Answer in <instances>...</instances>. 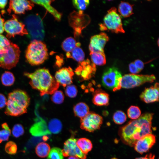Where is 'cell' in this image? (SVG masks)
Instances as JSON below:
<instances>
[{
	"label": "cell",
	"instance_id": "cell-1",
	"mask_svg": "<svg viewBox=\"0 0 159 159\" xmlns=\"http://www.w3.org/2000/svg\"><path fill=\"white\" fill-rule=\"evenodd\" d=\"M154 114L144 113L138 118L130 121L119 130L122 142L131 147L145 135L152 134V120Z\"/></svg>",
	"mask_w": 159,
	"mask_h": 159
},
{
	"label": "cell",
	"instance_id": "cell-2",
	"mask_svg": "<svg viewBox=\"0 0 159 159\" xmlns=\"http://www.w3.org/2000/svg\"><path fill=\"white\" fill-rule=\"evenodd\" d=\"M24 75L30 79L32 87L40 92L41 96L52 94L58 89L59 84L49 70L44 68L37 69L34 72H25Z\"/></svg>",
	"mask_w": 159,
	"mask_h": 159
},
{
	"label": "cell",
	"instance_id": "cell-3",
	"mask_svg": "<svg viewBox=\"0 0 159 159\" xmlns=\"http://www.w3.org/2000/svg\"><path fill=\"white\" fill-rule=\"evenodd\" d=\"M30 98L25 91L16 90L8 95L5 113L8 115L18 116L27 112Z\"/></svg>",
	"mask_w": 159,
	"mask_h": 159
},
{
	"label": "cell",
	"instance_id": "cell-4",
	"mask_svg": "<svg viewBox=\"0 0 159 159\" xmlns=\"http://www.w3.org/2000/svg\"><path fill=\"white\" fill-rule=\"evenodd\" d=\"M25 56L27 61L31 65L41 64L48 58L46 45L42 41H32L27 47Z\"/></svg>",
	"mask_w": 159,
	"mask_h": 159
},
{
	"label": "cell",
	"instance_id": "cell-5",
	"mask_svg": "<svg viewBox=\"0 0 159 159\" xmlns=\"http://www.w3.org/2000/svg\"><path fill=\"white\" fill-rule=\"evenodd\" d=\"M24 22L30 38L33 40L42 41L45 36L43 21L37 14H31L25 18Z\"/></svg>",
	"mask_w": 159,
	"mask_h": 159
},
{
	"label": "cell",
	"instance_id": "cell-6",
	"mask_svg": "<svg viewBox=\"0 0 159 159\" xmlns=\"http://www.w3.org/2000/svg\"><path fill=\"white\" fill-rule=\"evenodd\" d=\"M99 26L101 31L109 30L116 33L125 32L121 17L115 7H112L107 11L104 18L103 22Z\"/></svg>",
	"mask_w": 159,
	"mask_h": 159
},
{
	"label": "cell",
	"instance_id": "cell-7",
	"mask_svg": "<svg viewBox=\"0 0 159 159\" xmlns=\"http://www.w3.org/2000/svg\"><path fill=\"white\" fill-rule=\"evenodd\" d=\"M122 78L121 73L117 68L111 67L107 69L103 73L102 83L106 89L116 91L121 88Z\"/></svg>",
	"mask_w": 159,
	"mask_h": 159
},
{
	"label": "cell",
	"instance_id": "cell-8",
	"mask_svg": "<svg viewBox=\"0 0 159 159\" xmlns=\"http://www.w3.org/2000/svg\"><path fill=\"white\" fill-rule=\"evenodd\" d=\"M20 52L18 46L11 42L7 50L0 54V67L8 69L15 67L19 62Z\"/></svg>",
	"mask_w": 159,
	"mask_h": 159
},
{
	"label": "cell",
	"instance_id": "cell-9",
	"mask_svg": "<svg viewBox=\"0 0 159 159\" xmlns=\"http://www.w3.org/2000/svg\"><path fill=\"white\" fill-rule=\"evenodd\" d=\"M155 79V76L153 74H126L122 76L121 87L125 89L133 88L147 82H153Z\"/></svg>",
	"mask_w": 159,
	"mask_h": 159
},
{
	"label": "cell",
	"instance_id": "cell-10",
	"mask_svg": "<svg viewBox=\"0 0 159 159\" xmlns=\"http://www.w3.org/2000/svg\"><path fill=\"white\" fill-rule=\"evenodd\" d=\"M12 16L11 19L4 23V30L6 33L7 37L10 38L17 35H28L25 24L19 21L15 15H13Z\"/></svg>",
	"mask_w": 159,
	"mask_h": 159
},
{
	"label": "cell",
	"instance_id": "cell-11",
	"mask_svg": "<svg viewBox=\"0 0 159 159\" xmlns=\"http://www.w3.org/2000/svg\"><path fill=\"white\" fill-rule=\"evenodd\" d=\"M102 122V116L97 114L90 112L81 119L80 127L87 131L93 132L100 129Z\"/></svg>",
	"mask_w": 159,
	"mask_h": 159
},
{
	"label": "cell",
	"instance_id": "cell-12",
	"mask_svg": "<svg viewBox=\"0 0 159 159\" xmlns=\"http://www.w3.org/2000/svg\"><path fill=\"white\" fill-rule=\"evenodd\" d=\"M77 140L71 137L66 140L64 143L62 150L64 156H74L81 159H85L86 155L83 153L77 145Z\"/></svg>",
	"mask_w": 159,
	"mask_h": 159
},
{
	"label": "cell",
	"instance_id": "cell-13",
	"mask_svg": "<svg viewBox=\"0 0 159 159\" xmlns=\"http://www.w3.org/2000/svg\"><path fill=\"white\" fill-rule=\"evenodd\" d=\"M109 40L108 37L104 32L92 36L89 47L90 52H104V47Z\"/></svg>",
	"mask_w": 159,
	"mask_h": 159
},
{
	"label": "cell",
	"instance_id": "cell-14",
	"mask_svg": "<svg viewBox=\"0 0 159 159\" xmlns=\"http://www.w3.org/2000/svg\"><path fill=\"white\" fill-rule=\"evenodd\" d=\"M155 142V136L152 134H150L138 140L135 144L134 147L138 153L143 154L148 151Z\"/></svg>",
	"mask_w": 159,
	"mask_h": 159
},
{
	"label": "cell",
	"instance_id": "cell-15",
	"mask_svg": "<svg viewBox=\"0 0 159 159\" xmlns=\"http://www.w3.org/2000/svg\"><path fill=\"white\" fill-rule=\"evenodd\" d=\"M96 71V65L87 59L80 63L75 72L78 75H80L84 80H87L90 78Z\"/></svg>",
	"mask_w": 159,
	"mask_h": 159
},
{
	"label": "cell",
	"instance_id": "cell-16",
	"mask_svg": "<svg viewBox=\"0 0 159 159\" xmlns=\"http://www.w3.org/2000/svg\"><path fill=\"white\" fill-rule=\"evenodd\" d=\"M74 74L73 70L70 67H64L56 72L54 78L59 85L65 87L72 84Z\"/></svg>",
	"mask_w": 159,
	"mask_h": 159
},
{
	"label": "cell",
	"instance_id": "cell-17",
	"mask_svg": "<svg viewBox=\"0 0 159 159\" xmlns=\"http://www.w3.org/2000/svg\"><path fill=\"white\" fill-rule=\"evenodd\" d=\"M34 6L31 1L26 0H12L9 3V8L15 14H24L26 11L32 9Z\"/></svg>",
	"mask_w": 159,
	"mask_h": 159
},
{
	"label": "cell",
	"instance_id": "cell-18",
	"mask_svg": "<svg viewBox=\"0 0 159 159\" xmlns=\"http://www.w3.org/2000/svg\"><path fill=\"white\" fill-rule=\"evenodd\" d=\"M141 100L149 103L159 101V84L156 83L153 86L145 88L140 95Z\"/></svg>",
	"mask_w": 159,
	"mask_h": 159
},
{
	"label": "cell",
	"instance_id": "cell-19",
	"mask_svg": "<svg viewBox=\"0 0 159 159\" xmlns=\"http://www.w3.org/2000/svg\"><path fill=\"white\" fill-rule=\"evenodd\" d=\"M38 120L36 122L30 129V132L32 135L35 136H41L50 135L49 131L45 121L40 117H38Z\"/></svg>",
	"mask_w": 159,
	"mask_h": 159
},
{
	"label": "cell",
	"instance_id": "cell-20",
	"mask_svg": "<svg viewBox=\"0 0 159 159\" xmlns=\"http://www.w3.org/2000/svg\"><path fill=\"white\" fill-rule=\"evenodd\" d=\"M109 95L105 92L101 90H97L93 95V103L98 106H107L109 104Z\"/></svg>",
	"mask_w": 159,
	"mask_h": 159
},
{
	"label": "cell",
	"instance_id": "cell-21",
	"mask_svg": "<svg viewBox=\"0 0 159 159\" xmlns=\"http://www.w3.org/2000/svg\"><path fill=\"white\" fill-rule=\"evenodd\" d=\"M33 3L44 7L49 13L52 14L57 21H60L61 19L62 14L58 11L51 5L53 1L52 0H31Z\"/></svg>",
	"mask_w": 159,
	"mask_h": 159
},
{
	"label": "cell",
	"instance_id": "cell-22",
	"mask_svg": "<svg viewBox=\"0 0 159 159\" xmlns=\"http://www.w3.org/2000/svg\"><path fill=\"white\" fill-rule=\"evenodd\" d=\"M73 111L75 116L81 119L85 117L89 112V108L85 103L80 102L74 107Z\"/></svg>",
	"mask_w": 159,
	"mask_h": 159
},
{
	"label": "cell",
	"instance_id": "cell-23",
	"mask_svg": "<svg viewBox=\"0 0 159 159\" xmlns=\"http://www.w3.org/2000/svg\"><path fill=\"white\" fill-rule=\"evenodd\" d=\"M133 4L128 2L121 1L118 7V11L120 15L126 18L129 17L133 14Z\"/></svg>",
	"mask_w": 159,
	"mask_h": 159
},
{
	"label": "cell",
	"instance_id": "cell-24",
	"mask_svg": "<svg viewBox=\"0 0 159 159\" xmlns=\"http://www.w3.org/2000/svg\"><path fill=\"white\" fill-rule=\"evenodd\" d=\"M68 58H71L80 63L84 61L85 54L82 49L77 46L74 48L70 52L66 53Z\"/></svg>",
	"mask_w": 159,
	"mask_h": 159
},
{
	"label": "cell",
	"instance_id": "cell-25",
	"mask_svg": "<svg viewBox=\"0 0 159 159\" xmlns=\"http://www.w3.org/2000/svg\"><path fill=\"white\" fill-rule=\"evenodd\" d=\"M76 144L81 151L86 155L90 151L92 148V143L91 141L86 138H82L77 141Z\"/></svg>",
	"mask_w": 159,
	"mask_h": 159
},
{
	"label": "cell",
	"instance_id": "cell-26",
	"mask_svg": "<svg viewBox=\"0 0 159 159\" xmlns=\"http://www.w3.org/2000/svg\"><path fill=\"white\" fill-rule=\"evenodd\" d=\"M91 61L95 65L102 66L106 63V59L104 52H90Z\"/></svg>",
	"mask_w": 159,
	"mask_h": 159
},
{
	"label": "cell",
	"instance_id": "cell-27",
	"mask_svg": "<svg viewBox=\"0 0 159 159\" xmlns=\"http://www.w3.org/2000/svg\"><path fill=\"white\" fill-rule=\"evenodd\" d=\"M81 44L77 42L76 40L72 37H69L64 40L62 44V49L67 53L70 52L76 47H80Z\"/></svg>",
	"mask_w": 159,
	"mask_h": 159
},
{
	"label": "cell",
	"instance_id": "cell-28",
	"mask_svg": "<svg viewBox=\"0 0 159 159\" xmlns=\"http://www.w3.org/2000/svg\"><path fill=\"white\" fill-rule=\"evenodd\" d=\"M50 150V148L47 143L41 142L38 144L35 148V152L39 157L44 158L47 156Z\"/></svg>",
	"mask_w": 159,
	"mask_h": 159
},
{
	"label": "cell",
	"instance_id": "cell-29",
	"mask_svg": "<svg viewBox=\"0 0 159 159\" xmlns=\"http://www.w3.org/2000/svg\"><path fill=\"white\" fill-rule=\"evenodd\" d=\"M62 127L61 122L58 119L53 118L49 121L48 128L50 133L57 134L61 131Z\"/></svg>",
	"mask_w": 159,
	"mask_h": 159
},
{
	"label": "cell",
	"instance_id": "cell-30",
	"mask_svg": "<svg viewBox=\"0 0 159 159\" xmlns=\"http://www.w3.org/2000/svg\"><path fill=\"white\" fill-rule=\"evenodd\" d=\"M1 80L3 85L6 86H9L12 85L14 83L15 77L11 72L5 71L2 74Z\"/></svg>",
	"mask_w": 159,
	"mask_h": 159
},
{
	"label": "cell",
	"instance_id": "cell-31",
	"mask_svg": "<svg viewBox=\"0 0 159 159\" xmlns=\"http://www.w3.org/2000/svg\"><path fill=\"white\" fill-rule=\"evenodd\" d=\"M2 129L0 130V143L8 140L11 134V130L8 125L4 123L1 125Z\"/></svg>",
	"mask_w": 159,
	"mask_h": 159
},
{
	"label": "cell",
	"instance_id": "cell-32",
	"mask_svg": "<svg viewBox=\"0 0 159 159\" xmlns=\"http://www.w3.org/2000/svg\"><path fill=\"white\" fill-rule=\"evenodd\" d=\"M127 113L128 117L133 120L138 118L141 114L140 108L135 106H130L128 109Z\"/></svg>",
	"mask_w": 159,
	"mask_h": 159
},
{
	"label": "cell",
	"instance_id": "cell-33",
	"mask_svg": "<svg viewBox=\"0 0 159 159\" xmlns=\"http://www.w3.org/2000/svg\"><path fill=\"white\" fill-rule=\"evenodd\" d=\"M62 150L57 147H54L50 150L47 159H63Z\"/></svg>",
	"mask_w": 159,
	"mask_h": 159
},
{
	"label": "cell",
	"instance_id": "cell-34",
	"mask_svg": "<svg viewBox=\"0 0 159 159\" xmlns=\"http://www.w3.org/2000/svg\"><path fill=\"white\" fill-rule=\"evenodd\" d=\"M127 119L125 113L121 110L115 112L113 116V120L114 122L118 125H121L125 122Z\"/></svg>",
	"mask_w": 159,
	"mask_h": 159
},
{
	"label": "cell",
	"instance_id": "cell-35",
	"mask_svg": "<svg viewBox=\"0 0 159 159\" xmlns=\"http://www.w3.org/2000/svg\"><path fill=\"white\" fill-rule=\"evenodd\" d=\"M72 1L74 6L79 11H83L87 8L90 3L88 0H74Z\"/></svg>",
	"mask_w": 159,
	"mask_h": 159
},
{
	"label": "cell",
	"instance_id": "cell-36",
	"mask_svg": "<svg viewBox=\"0 0 159 159\" xmlns=\"http://www.w3.org/2000/svg\"><path fill=\"white\" fill-rule=\"evenodd\" d=\"M11 43L6 37L0 34V54L6 51L9 47Z\"/></svg>",
	"mask_w": 159,
	"mask_h": 159
},
{
	"label": "cell",
	"instance_id": "cell-37",
	"mask_svg": "<svg viewBox=\"0 0 159 159\" xmlns=\"http://www.w3.org/2000/svg\"><path fill=\"white\" fill-rule=\"evenodd\" d=\"M52 94L51 99L53 102L57 104H60L63 102L64 96L62 91L56 90Z\"/></svg>",
	"mask_w": 159,
	"mask_h": 159
},
{
	"label": "cell",
	"instance_id": "cell-38",
	"mask_svg": "<svg viewBox=\"0 0 159 159\" xmlns=\"http://www.w3.org/2000/svg\"><path fill=\"white\" fill-rule=\"evenodd\" d=\"M24 132L23 127L22 125L19 124L14 125L12 130L13 136L16 138H18L22 135Z\"/></svg>",
	"mask_w": 159,
	"mask_h": 159
},
{
	"label": "cell",
	"instance_id": "cell-39",
	"mask_svg": "<svg viewBox=\"0 0 159 159\" xmlns=\"http://www.w3.org/2000/svg\"><path fill=\"white\" fill-rule=\"evenodd\" d=\"M5 149L6 152L9 154H14L17 151V145L14 142L9 141L6 143Z\"/></svg>",
	"mask_w": 159,
	"mask_h": 159
},
{
	"label": "cell",
	"instance_id": "cell-40",
	"mask_svg": "<svg viewBox=\"0 0 159 159\" xmlns=\"http://www.w3.org/2000/svg\"><path fill=\"white\" fill-rule=\"evenodd\" d=\"M65 92L67 96L71 98H74L77 95V90L76 86L70 85L67 86Z\"/></svg>",
	"mask_w": 159,
	"mask_h": 159
},
{
	"label": "cell",
	"instance_id": "cell-41",
	"mask_svg": "<svg viewBox=\"0 0 159 159\" xmlns=\"http://www.w3.org/2000/svg\"><path fill=\"white\" fill-rule=\"evenodd\" d=\"M129 70L132 74H136L140 71L136 67L133 62H131L129 65Z\"/></svg>",
	"mask_w": 159,
	"mask_h": 159
},
{
	"label": "cell",
	"instance_id": "cell-42",
	"mask_svg": "<svg viewBox=\"0 0 159 159\" xmlns=\"http://www.w3.org/2000/svg\"><path fill=\"white\" fill-rule=\"evenodd\" d=\"M136 67L141 71L144 68V63L139 59L135 60L133 62Z\"/></svg>",
	"mask_w": 159,
	"mask_h": 159
},
{
	"label": "cell",
	"instance_id": "cell-43",
	"mask_svg": "<svg viewBox=\"0 0 159 159\" xmlns=\"http://www.w3.org/2000/svg\"><path fill=\"white\" fill-rule=\"evenodd\" d=\"M7 100L5 96L0 93V109H1L6 105Z\"/></svg>",
	"mask_w": 159,
	"mask_h": 159
},
{
	"label": "cell",
	"instance_id": "cell-44",
	"mask_svg": "<svg viewBox=\"0 0 159 159\" xmlns=\"http://www.w3.org/2000/svg\"><path fill=\"white\" fill-rule=\"evenodd\" d=\"M4 19L0 16V34L2 33L4 31Z\"/></svg>",
	"mask_w": 159,
	"mask_h": 159
},
{
	"label": "cell",
	"instance_id": "cell-45",
	"mask_svg": "<svg viewBox=\"0 0 159 159\" xmlns=\"http://www.w3.org/2000/svg\"><path fill=\"white\" fill-rule=\"evenodd\" d=\"M155 155L152 153L147 154L144 157H140L136 158L135 159H154Z\"/></svg>",
	"mask_w": 159,
	"mask_h": 159
},
{
	"label": "cell",
	"instance_id": "cell-46",
	"mask_svg": "<svg viewBox=\"0 0 159 159\" xmlns=\"http://www.w3.org/2000/svg\"><path fill=\"white\" fill-rule=\"evenodd\" d=\"M7 0H0V9H4L7 3Z\"/></svg>",
	"mask_w": 159,
	"mask_h": 159
},
{
	"label": "cell",
	"instance_id": "cell-47",
	"mask_svg": "<svg viewBox=\"0 0 159 159\" xmlns=\"http://www.w3.org/2000/svg\"><path fill=\"white\" fill-rule=\"evenodd\" d=\"M68 159H79L77 157L74 156H70L69 157Z\"/></svg>",
	"mask_w": 159,
	"mask_h": 159
},
{
	"label": "cell",
	"instance_id": "cell-48",
	"mask_svg": "<svg viewBox=\"0 0 159 159\" xmlns=\"http://www.w3.org/2000/svg\"><path fill=\"white\" fill-rule=\"evenodd\" d=\"M158 46L159 45V39H158Z\"/></svg>",
	"mask_w": 159,
	"mask_h": 159
},
{
	"label": "cell",
	"instance_id": "cell-49",
	"mask_svg": "<svg viewBox=\"0 0 159 159\" xmlns=\"http://www.w3.org/2000/svg\"><path fill=\"white\" fill-rule=\"evenodd\" d=\"M111 159H118L116 158H112Z\"/></svg>",
	"mask_w": 159,
	"mask_h": 159
}]
</instances>
